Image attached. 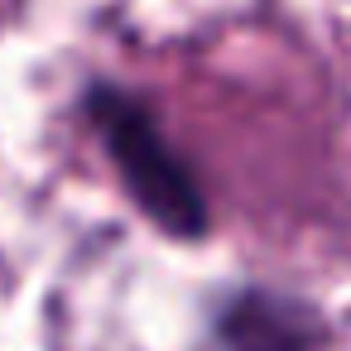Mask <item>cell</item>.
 I'll list each match as a JSON object with an SVG mask.
<instances>
[{
    "label": "cell",
    "instance_id": "obj_1",
    "mask_svg": "<svg viewBox=\"0 0 351 351\" xmlns=\"http://www.w3.org/2000/svg\"><path fill=\"white\" fill-rule=\"evenodd\" d=\"M87 111H92V125H97L106 154L116 159L130 197L169 236H202L207 231L202 188L188 173V164L178 159V149L169 145V135L159 130V121L149 116V106L121 87H92Z\"/></svg>",
    "mask_w": 351,
    "mask_h": 351
},
{
    "label": "cell",
    "instance_id": "obj_2",
    "mask_svg": "<svg viewBox=\"0 0 351 351\" xmlns=\"http://www.w3.org/2000/svg\"><path fill=\"white\" fill-rule=\"evenodd\" d=\"M217 351H322V341L303 308L245 289L217 313Z\"/></svg>",
    "mask_w": 351,
    "mask_h": 351
}]
</instances>
